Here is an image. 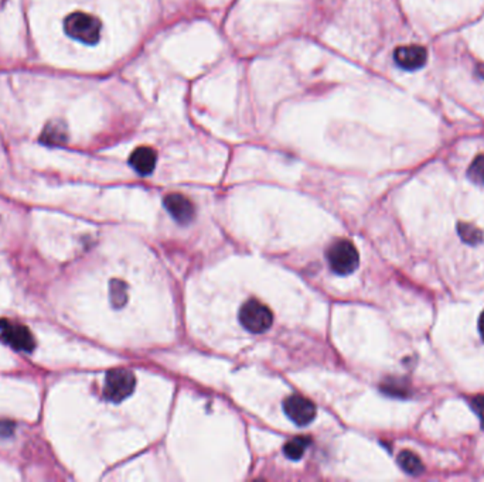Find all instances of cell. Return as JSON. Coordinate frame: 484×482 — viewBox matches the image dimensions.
Here are the masks:
<instances>
[{"mask_svg": "<svg viewBox=\"0 0 484 482\" xmlns=\"http://www.w3.org/2000/svg\"><path fill=\"white\" fill-rule=\"evenodd\" d=\"M398 464L409 475H419L423 471V464H422L420 458L415 453L408 451V450L399 453Z\"/></svg>", "mask_w": 484, "mask_h": 482, "instance_id": "cell-12", "label": "cell"}, {"mask_svg": "<svg viewBox=\"0 0 484 482\" xmlns=\"http://www.w3.org/2000/svg\"><path fill=\"white\" fill-rule=\"evenodd\" d=\"M64 30L71 38L85 44H95L101 36V22L88 13L74 12L66 17Z\"/></svg>", "mask_w": 484, "mask_h": 482, "instance_id": "cell-1", "label": "cell"}, {"mask_svg": "<svg viewBox=\"0 0 484 482\" xmlns=\"http://www.w3.org/2000/svg\"><path fill=\"white\" fill-rule=\"evenodd\" d=\"M478 331H480V335H481V338L484 341V312L481 313L480 320H478Z\"/></svg>", "mask_w": 484, "mask_h": 482, "instance_id": "cell-17", "label": "cell"}, {"mask_svg": "<svg viewBox=\"0 0 484 482\" xmlns=\"http://www.w3.org/2000/svg\"><path fill=\"white\" fill-rule=\"evenodd\" d=\"M477 74L484 80V64H478L477 66Z\"/></svg>", "mask_w": 484, "mask_h": 482, "instance_id": "cell-18", "label": "cell"}, {"mask_svg": "<svg viewBox=\"0 0 484 482\" xmlns=\"http://www.w3.org/2000/svg\"><path fill=\"white\" fill-rule=\"evenodd\" d=\"M0 337L12 348L22 352H31L36 348V339L31 331L20 323L0 320Z\"/></svg>", "mask_w": 484, "mask_h": 482, "instance_id": "cell-5", "label": "cell"}, {"mask_svg": "<svg viewBox=\"0 0 484 482\" xmlns=\"http://www.w3.org/2000/svg\"><path fill=\"white\" fill-rule=\"evenodd\" d=\"M156 161H157V153L155 152V149L149 146H141L135 149L129 159V163L134 167V170L142 175L150 174L156 167Z\"/></svg>", "mask_w": 484, "mask_h": 482, "instance_id": "cell-9", "label": "cell"}, {"mask_svg": "<svg viewBox=\"0 0 484 482\" xmlns=\"http://www.w3.org/2000/svg\"><path fill=\"white\" fill-rule=\"evenodd\" d=\"M394 59L398 67L406 71H413L427 64L428 52L422 45L409 44V45H399L394 51Z\"/></svg>", "mask_w": 484, "mask_h": 482, "instance_id": "cell-7", "label": "cell"}, {"mask_svg": "<svg viewBox=\"0 0 484 482\" xmlns=\"http://www.w3.org/2000/svg\"><path fill=\"white\" fill-rule=\"evenodd\" d=\"M467 177L470 178V182H473L474 184L484 187V156L483 154L477 156L471 161V164L467 170Z\"/></svg>", "mask_w": 484, "mask_h": 482, "instance_id": "cell-15", "label": "cell"}, {"mask_svg": "<svg viewBox=\"0 0 484 482\" xmlns=\"http://www.w3.org/2000/svg\"><path fill=\"white\" fill-rule=\"evenodd\" d=\"M164 207L178 224H189L194 217L193 203L183 194L173 193L164 197Z\"/></svg>", "mask_w": 484, "mask_h": 482, "instance_id": "cell-8", "label": "cell"}, {"mask_svg": "<svg viewBox=\"0 0 484 482\" xmlns=\"http://www.w3.org/2000/svg\"><path fill=\"white\" fill-rule=\"evenodd\" d=\"M41 140L45 145H62L67 140V132L64 129V125H62L59 122H51L48 124L43 133H41Z\"/></svg>", "mask_w": 484, "mask_h": 482, "instance_id": "cell-10", "label": "cell"}, {"mask_svg": "<svg viewBox=\"0 0 484 482\" xmlns=\"http://www.w3.org/2000/svg\"><path fill=\"white\" fill-rule=\"evenodd\" d=\"M128 298V289L122 280H112L111 282V301L113 307L119 309L125 306Z\"/></svg>", "mask_w": 484, "mask_h": 482, "instance_id": "cell-14", "label": "cell"}, {"mask_svg": "<svg viewBox=\"0 0 484 482\" xmlns=\"http://www.w3.org/2000/svg\"><path fill=\"white\" fill-rule=\"evenodd\" d=\"M326 256L332 270L341 276L353 273L360 263L357 248L347 239H339L333 242L327 249Z\"/></svg>", "mask_w": 484, "mask_h": 482, "instance_id": "cell-2", "label": "cell"}, {"mask_svg": "<svg viewBox=\"0 0 484 482\" xmlns=\"http://www.w3.org/2000/svg\"><path fill=\"white\" fill-rule=\"evenodd\" d=\"M311 444V439H308L306 436H299V437H294L292 440H289L285 446H283V453L287 458L290 460H299L304 457L306 448L309 447Z\"/></svg>", "mask_w": 484, "mask_h": 482, "instance_id": "cell-11", "label": "cell"}, {"mask_svg": "<svg viewBox=\"0 0 484 482\" xmlns=\"http://www.w3.org/2000/svg\"><path fill=\"white\" fill-rule=\"evenodd\" d=\"M283 410L297 426H308L316 417V406L301 395H292L283 400Z\"/></svg>", "mask_w": 484, "mask_h": 482, "instance_id": "cell-6", "label": "cell"}, {"mask_svg": "<svg viewBox=\"0 0 484 482\" xmlns=\"http://www.w3.org/2000/svg\"><path fill=\"white\" fill-rule=\"evenodd\" d=\"M457 232L459 236L462 238L463 242L469 244V245H478L483 240V232L473 224H467V222H460L457 225Z\"/></svg>", "mask_w": 484, "mask_h": 482, "instance_id": "cell-13", "label": "cell"}, {"mask_svg": "<svg viewBox=\"0 0 484 482\" xmlns=\"http://www.w3.org/2000/svg\"><path fill=\"white\" fill-rule=\"evenodd\" d=\"M136 386V378L129 370H113L106 374L104 396L112 403H119L132 395Z\"/></svg>", "mask_w": 484, "mask_h": 482, "instance_id": "cell-4", "label": "cell"}, {"mask_svg": "<svg viewBox=\"0 0 484 482\" xmlns=\"http://www.w3.org/2000/svg\"><path fill=\"white\" fill-rule=\"evenodd\" d=\"M470 406L473 411L478 416L481 421V428L484 429V396H476L470 400Z\"/></svg>", "mask_w": 484, "mask_h": 482, "instance_id": "cell-16", "label": "cell"}, {"mask_svg": "<svg viewBox=\"0 0 484 482\" xmlns=\"http://www.w3.org/2000/svg\"><path fill=\"white\" fill-rule=\"evenodd\" d=\"M239 321L250 333H265L273 323V314L271 309L261 303L259 300L251 298L242 305L239 310Z\"/></svg>", "mask_w": 484, "mask_h": 482, "instance_id": "cell-3", "label": "cell"}]
</instances>
